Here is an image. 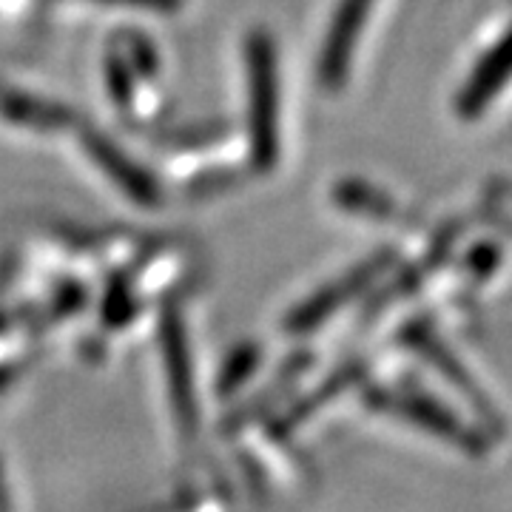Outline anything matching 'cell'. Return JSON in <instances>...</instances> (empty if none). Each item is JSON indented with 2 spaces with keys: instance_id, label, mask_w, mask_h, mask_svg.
I'll return each instance as SVG.
<instances>
[{
  "instance_id": "1",
  "label": "cell",
  "mask_w": 512,
  "mask_h": 512,
  "mask_svg": "<svg viewBox=\"0 0 512 512\" xmlns=\"http://www.w3.org/2000/svg\"><path fill=\"white\" fill-rule=\"evenodd\" d=\"M512 77V29L495 43L487 55L478 60V66L470 74V80L464 83V89L458 94L456 109L461 117L473 120L481 111L493 103V97Z\"/></svg>"
},
{
  "instance_id": "2",
  "label": "cell",
  "mask_w": 512,
  "mask_h": 512,
  "mask_svg": "<svg viewBox=\"0 0 512 512\" xmlns=\"http://www.w3.org/2000/svg\"><path fill=\"white\" fill-rule=\"evenodd\" d=\"M370 3L373 0H342L339 15L333 20V29H330L325 55H322V80L328 86H339L345 72H348L350 52H353L359 32L365 26Z\"/></svg>"
},
{
  "instance_id": "3",
  "label": "cell",
  "mask_w": 512,
  "mask_h": 512,
  "mask_svg": "<svg viewBox=\"0 0 512 512\" xmlns=\"http://www.w3.org/2000/svg\"><path fill=\"white\" fill-rule=\"evenodd\" d=\"M393 407L402 410L404 416H410L413 421H419L421 427H427L430 433H436L441 439H450L470 456H481L487 450L484 439L478 436L473 427L461 424L447 407H441L439 402H433L427 396H396Z\"/></svg>"
},
{
  "instance_id": "4",
  "label": "cell",
  "mask_w": 512,
  "mask_h": 512,
  "mask_svg": "<svg viewBox=\"0 0 512 512\" xmlns=\"http://www.w3.org/2000/svg\"><path fill=\"white\" fill-rule=\"evenodd\" d=\"M416 345H419V350L433 362V365L439 367L441 373L450 379V382L456 384L458 390L470 399V404L476 407L478 413L484 416V419H490V424L493 427H501V416L495 413V407L490 404V399L481 393V387H478L473 379H470V373L464 370V367L458 365V359L450 353L447 348H441L439 339L433 336V333H427V330H416Z\"/></svg>"
},
{
  "instance_id": "5",
  "label": "cell",
  "mask_w": 512,
  "mask_h": 512,
  "mask_svg": "<svg viewBox=\"0 0 512 512\" xmlns=\"http://www.w3.org/2000/svg\"><path fill=\"white\" fill-rule=\"evenodd\" d=\"M254 66V131L259 154L271 157L274 151V69H271V52L256 49L251 55Z\"/></svg>"
},
{
  "instance_id": "6",
  "label": "cell",
  "mask_w": 512,
  "mask_h": 512,
  "mask_svg": "<svg viewBox=\"0 0 512 512\" xmlns=\"http://www.w3.org/2000/svg\"><path fill=\"white\" fill-rule=\"evenodd\" d=\"M495 265H498V248H493V245H478L476 251L470 254V268L476 274L487 276Z\"/></svg>"
}]
</instances>
